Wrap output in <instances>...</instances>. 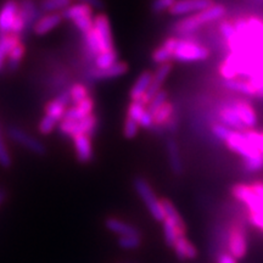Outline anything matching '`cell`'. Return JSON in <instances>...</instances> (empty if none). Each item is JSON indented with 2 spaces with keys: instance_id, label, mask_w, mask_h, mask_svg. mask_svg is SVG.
I'll return each instance as SVG.
<instances>
[{
  "instance_id": "f907efd6",
  "label": "cell",
  "mask_w": 263,
  "mask_h": 263,
  "mask_svg": "<svg viewBox=\"0 0 263 263\" xmlns=\"http://www.w3.org/2000/svg\"><path fill=\"white\" fill-rule=\"evenodd\" d=\"M78 2L82 3V4H85L90 6L91 9H103L104 8V2L103 0H78Z\"/></svg>"
},
{
  "instance_id": "7c38bea8",
  "label": "cell",
  "mask_w": 263,
  "mask_h": 263,
  "mask_svg": "<svg viewBox=\"0 0 263 263\" xmlns=\"http://www.w3.org/2000/svg\"><path fill=\"white\" fill-rule=\"evenodd\" d=\"M215 5L213 0H177L170 10V14L173 16H183L190 14H197L203 10H207Z\"/></svg>"
},
{
  "instance_id": "7dc6e473",
  "label": "cell",
  "mask_w": 263,
  "mask_h": 263,
  "mask_svg": "<svg viewBox=\"0 0 263 263\" xmlns=\"http://www.w3.org/2000/svg\"><path fill=\"white\" fill-rule=\"evenodd\" d=\"M244 168L248 172H258L263 168V155L252 160H244Z\"/></svg>"
},
{
  "instance_id": "d6986e66",
  "label": "cell",
  "mask_w": 263,
  "mask_h": 263,
  "mask_svg": "<svg viewBox=\"0 0 263 263\" xmlns=\"http://www.w3.org/2000/svg\"><path fill=\"white\" fill-rule=\"evenodd\" d=\"M61 12H52V14L42 15V17L35 22L34 27H33V33L37 35H44L57 28L62 21Z\"/></svg>"
},
{
  "instance_id": "4dcf8cb0",
  "label": "cell",
  "mask_w": 263,
  "mask_h": 263,
  "mask_svg": "<svg viewBox=\"0 0 263 263\" xmlns=\"http://www.w3.org/2000/svg\"><path fill=\"white\" fill-rule=\"evenodd\" d=\"M174 107L171 103H166L154 114V127H162L173 117Z\"/></svg>"
},
{
  "instance_id": "e575fe53",
  "label": "cell",
  "mask_w": 263,
  "mask_h": 263,
  "mask_svg": "<svg viewBox=\"0 0 263 263\" xmlns=\"http://www.w3.org/2000/svg\"><path fill=\"white\" fill-rule=\"evenodd\" d=\"M117 61V52L116 50H111V51H105V52H100L94 60V67L97 68H107L110 66H112L116 64Z\"/></svg>"
},
{
  "instance_id": "4316f807",
  "label": "cell",
  "mask_w": 263,
  "mask_h": 263,
  "mask_svg": "<svg viewBox=\"0 0 263 263\" xmlns=\"http://www.w3.org/2000/svg\"><path fill=\"white\" fill-rule=\"evenodd\" d=\"M167 153H168L170 156V164H171V170L172 172L176 174V176H180L183 173V162H182V157H180V153H179V147L177 141L170 138L167 139Z\"/></svg>"
},
{
  "instance_id": "ffe728a7",
  "label": "cell",
  "mask_w": 263,
  "mask_h": 263,
  "mask_svg": "<svg viewBox=\"0 0 263 263\" xmlns=\"http://www.w3.org/2000/svg\"><path fill=\"white\" fill-rule=\"evenodd\" d=\"M105 226L108 230L120 236H141L139 229L129 224V223L122 221V219L115 218V217L107 218L105 221Z\"/></svg>"
},
{
  "instance_id": "bcb514c9",
  "label": "cell",
  "mask_w": 263,
  "mask_h": 263,
  "mask_svg": "<svg viewBox=\"0 0 263 263\" xmlns=\"http://www.w3.org/2000/svg\"><path fill=\"white\" fill-rule=\"evenodd\" d=\"M232 132L233 130L230 129V128L226 127L224 124L222 123H217L212 126V133L215 134V137H217L222 141H227V139L230 137V134H232Z\"/></svg>"
},
{
  "instance_id": "74e56055",
  "label": "cell",
  "mask_w": 263,
  "mask_h": 263,
  "mask_svg": "<svg viewBox=\"0 0 263 263\" xmlns=\"http://www.w3.org/2000/svg\"><path fill=\"white\" fill-rule=\"evenodd\" d=\"M59 123L60 122L55 120V118L48 116V115H44V117L42 118V121L39 122L38 126L39 133L43 134V136H48V134H50L51 132L57 128Z\"/></svg>"
},
{
  "instance_id": "277c9868",
  "label": "cell",
  "mask_w": 263,
  "mask_h": 263,
  "mask_svg": "<svg viewBox=\"0 0 263 263\" xmlns=\"http://www.w3.org/2000/svg\"><path fill=\"white\" fill-rule=\"evenodd\" d=\"M210 51L209 49L199 44L192 39H178L177 43L176 51H174L173 60L178 62H195L203 61L209 59Z\"/></svg>"
},
{
  "instance_id": "44dd1931",
  "label": "cell",
  "mask_w": 263,
  "mask_h": 263,
  "mask_svg": "<svg viewBox=\"0 0 263 263\" xmlns=\"http://www.w3.org/2000/svg\"><path fill=\"white\" fill-rule=\"evenodd\" d=\"M174 254L182 261H190L197 257V249L186 236H180L172 246Z\"/></svg>"
},
{
  "instance_id": "2e32d148",
  "label": "cell",
  "mask_w": 263,
  "mask_h": 263,
  "mask_svg": "<svg viewBox=\"0 0 263 263\" xmlns=\"http://www.w3.org/2000/svg\"><path fill=\"white\" fill-rule=\"evenodd\" d=\"M94 99L91 97L87 98L85 100L82 101V103L77 105H72L71 107H68L67 110H66L62 121H70V122H73V121L83 120V118L94 114Z\"/></svg>"
},
{
  "instance_id": "f6af8a7d",
  "label": "cell",
  "mask_w": 263,
  "mask_h": 263,
  "mask_svg": "<svg viewBox=\"0 0 263 263\" xmlns=\"http://www.w3.org/2000/svg\"><path fill=\"white\" fill-rule=\"evenodd\" d=\"M219 32H221V34L223 35V38L226 39L227 43L232 41V39L236 35V31H235L234 25H233L232 22H229V21L222 22L221 26H219Z\"/></svg>"
},
{
  "instance_id": "4fadbf2b",
  "label": "cell",
  "mask_w": 263,
  "mask_h": 263,
  "mask_svg": "<svg viewBox=\"0 0 263 263\" xmlns=\"http://www.w3.org/2000/svg\"><path fill=\"white\" fill-rule=\"evenodd\" d=\"M171 71H172V65H171L170 62L160 65L155 73H153V82H151L150 88L147 89L145 95H144V97L141 98V100L139 101H141V103L147 106V104L150 103L151 99L162 89V84L164 83V81H166V78L168 77Z\"/></svg>"
},
{
  "instance_id": "8d00e7d4",
  "label": "cell",
  "mask_w": 263,
  "mask_h": 263,
  "mask_svg": "<svg viewBox=\"0 0 263 263\" xmlns=\"http://www.w3.org/2000/svg\"><path fill=\"white\" fill-rule=\"evenodd\" d=\"M166 103H167V91L161 89L159 93L155 95V97L151 99L150 103L147 104V106H146L147 111H149V112L154 116V114H155L156 111Z\"/></svg>"
},
{
  "instance_id": "816d5d0a",
  "label": "cell",
  "mask_w": 263,
  "mask_h": 263,
  "mask_svg": "<svg viewBox=\"0 0 263 263\" xmlns=\"http://www.w3.org/2000/svg\"><path fill=\"white\" fill-rule=\"evenodd\" d=\"M217 263H238V259L230 254H221L217 258Z\"/></svg>"
},
{
  "instance_id": "681fc988",
  "label": "cell",
  "mask_w": 263,
  "mask_h": 263,
  "mask_svg": "<svg viewBox=\"0 0 263 263\" xmlns=\"http://www.w3.org/2000/svg\"><path fill=\"white\" fill-rule=\"evenodd\" d=\"M249 221L256 228L263 230V215L262 213H250Z\"/></svg>"
},
{
  "instance_id": "d4e9b609",
  "label": "cell",
  "mask_w": 263,
  "mask_h": 263,
  "mask_svg": "<svg viewBox=\"0 0 263 263\" xmlns=\"http://www.w3.org/2000/svg\"><path fill=\"white\" fill-rule=\"evenodd\" d=\"M22 39L15 34H4L0 35V72L5 68L6 60L9 54L11 52L16 45L20 44Z\"/></svg>"
},
{
  "instance_id": "f5cc1de1",
  "label": "cell",
  "mask_w": 263,
  "mask_h": 263,
  "mask_svg": "<svg viewBox=\"0 0 263 263\" xmlns=\"http://www.w3.org/2000/svg\"><path fill=\"white\" fill-rule=\"evenodd\" d=\"M6 197H8V194H6L5 190L0 189V206L4 203V201L6 200Z\"/></svg>"
},
{
  "instance_id": "d6a6232c",
  "label": "cell",
  "mask_w": 263,
  "mask_h": 263,
  "mask_svg": "<svg viewBox=\"0 0 263 263\" xmlns=\"http://www.w3.org/2000/svg\"><path fill=\"white\" fill-rule=\"evenodd\" d=\"M70 90V97H71V104L77 105L85 100L87 98L90 97L89 89L88 87L83 83H73L68 88Z\"/></svg>"
},
{
  "instance_id": "ee69618b",
  "label": "cell",
  "mask_w": 263,
  "mask_h": 263,
  "mask_svg": "<svg viewBox=\"0 0 263 263\" xmlns=\"http://www.w3.org/2000/svg\"><path fill=\"white\" fill-rule=\"evenodd\" d=\"M138 130H139V123L136 122V121L130 120V118L126 117V121H124L123 126V134L127 139H133V138L137 137Z\"/></svg>"
},
{
  "instance_id": "3957f363",
  "label": "cell",
  "mask_w": 263,
  "mask_h": 263,
  "mask_svg": "<svg viewBox=\"0 0 263 263\" xmlns=\"http://www.w3.org/2000/svg\"><path fill=\"white\" fill-rule=\"evenodd\" d=\"M134 190H136L138 195L141 199V201L144 202V205L147 207L151 217L154 219L159 222L164 221V213L162 205H161V200L157 199L156 194L154 193L153 188L147 182L146 179H144L143 177H137L133 180Z\"/></svg>"
},
{
  "instance_id": "484cf974",
  "label": "cell",
  "mask_w": 263,
  "mask_h": 263,
  "mask_svg": "<svg viewBox=\"0 0 263 263\" xmlns=\"http://www.w3.org/2000/svg\"><path fill=\"white\" fill-rule=\"evenodd\" d=\"M161 205H162L163 213H164V219L172 223L173 226H176L183 234L186 233V227L185 223H184L182 216L179 215V212L177 211V209L170 200L162 199L161 200Z\"/></svg>"
},
{
  "instance_id": "c3c4849f",
  "label": "cell",
  "mask_w": 263,
  "mask_h": 263,
  "mask_svg": "<svg viewBox=\"0 0 263 263\" xmlns=\"http://www.w3.org/2000/svg\"><path fill=\"white\" fill-rule=\"evenodd\" d=\"M139 127L145 128V129H151V128H154V116L147 111V108L140 118Z\"/></svg>"
},
{
  "instance_id": "e0dca14e",
  "label": "cell",
  "mask_w": 263,
  "mask_h": 263,
  "mask_svg": "<svg viewBox=\"0 0 263 263\" xmlns=\"http://www.w3.org/2000/svg\"><path fill=\"white\" fill-rule=\"evenodd\" d=\"M73 145L77 160L82 163H89L94 159L93 144H91V138L88 136H77L73 138Z\"/></svg>"
},
{
  "instance_id": "6da1fadb",
  "label": "cell",
  "mask_w": 263,
  "mask_h": 263,
  "mask_svg": "<svg viewBox=\"0 0 263 263\" xmlns=\"http://www.w3.org/2000/svg\"><path fill=\"white\" fill-rule=\"evenodd\" d=\"M234 27L236 35L228 42L230 54L219 72L226 81L239 76L248 78L256 97L263 99V21L254 17L238 20Z\"/></svg>"
},
{
  "instance_id": "603a6c76",
  "label": "cell",
  "mask_w": 263,
  "mask_h": 263,
  "mask_svg": "<svg viewBox=\"0 0 263 263\" xmlns=\"http://www.w3.org/2000/svg\"><path fill=\"white\" fill-rule=\"evenodd\" d=\"M230 106L234 108V110L236 111V114L239 115L240 120H241L242 123L245 124L246 129H250V128L256 126L257 117H256L254 108L250 106L248 103H245V101L235 100L230 104Z\"/></svg>"
},
{
  "instance_id": "b9f144b4",
  "label": "cell",
  "mask_w": 263,
  "mask_h": 263,
  "mask_svg": "<svg viewBox=\"0 0 263 263\" xmlns=\"http://www.w3.org/2000/svg\"><path fill=\"white\" fill-rule=\"evenodd\" d=\"M11 164H12L11 156H10L8 147L5 145V141L3 139L2 130H0V166L4 167V168H9Z\"/></svg>"
},
{
  "instance_id": "9c48e42d",
  "label": "cell",
  "mask_w": 263,
  "mask_h": 263,
  "mask_svg": "<svg viewBox=\"0 0 263 263\" xmlns=\"http://www.w3.org/2000/svg\"><path fill=\"white\" fill-rule=\"evenodd\" d=\"M94 31L97 33L100 52L115 50L112 32L108 17L105 14H99L94 16Z\"/></svg>"
},
{
  "instance_id": "9a60e30c",
  "label": "cell",
  "mask_w": 263,
  "mask_h": 263,
  "mask_svg": "<svg viewBox=\"0 0 263 263\" xmlns=\"http://www.w3.org/2000/svg\"><path fill=\"white\" fill-rule=\"evenodd\" d=\"M71 104V97H70V90L64 89L59 93V95L54 100H51L50 103L47 104L45 106V115L50 116L55 120L61 122L62 118H64V115L67 110V107L70 106Z\"/></svg>"
},
{
  "instance_id": "ab89813d",
  "label": "cell",
  "mask_w": 263,
  "mask_h": 263,
  "mask_svg": "<svg viewBox=\"0 0 263 263\" xmlns=\"http://www.w3.org/2000/svg\"><path fill=\"white\" fill-rule=\"evenodd\" d=\"M73 22V25L76 26V28L80 29L82 32V34L85 32L90 31L91 28H93L94 26V16H82V17H78L76 18Z\"/></svg>"
},
{
  "instance_id": "5bb4252c",
  "label": "cell",
  "mask_w": 263,
  "mask_h": 263,
  "mask_svg": "<svg viewBox=\"0 0 263 263\" xmlns=\"http://www.w3.org/2000/svg\"><path fill=\"white\" fill-rule=\"evenodd\" d=\"M20 8L18 0H6L0 8V35L10 34L11 27L17 16Z\"/></svg>"
},
{
  "instance_id": "7402d4cb",
  "label": "cell",
  "mask_w": 263,
  "mask_h": 263,
  "mask_svg": "<svg viewBox=\"0 0 263 263\" xmlns=\"http://www.w3.org/2000/svg\"><path fill=\"white\" fill-rule=\"evenodd\" d=\"M219 120H221L222 124H224L226 127L234 132H242L246 129L245 124L240 120L239 115L230 105H227L219 111Z\"/></svg>"
},
{
  "instance_id": "d590c367",
  "label": "cell",
  "mask_w": 263,
  "mask_h": 263,
  "mask_svg": "<svg viewBox=\"0 0 263 263\" xmlns=\"http://www.w3.org/2000/svg\"><path fill=\"white\" fill-rule=\"evenodd\" d=\"M145 111H146V105H144L141 101H132L129 104V107H128L127 110V117L139 123L140 118Z\"/></svg>"
},
{
  "instance_id": "836d02e7",
  "label": "cell",
  "mask_w": 263,
  "mask_h": 263,
  "mask_svg": "<svg viewBox=\"0 0 263 263\" xmlns=\"http://www.w3.org/2000/svg\"><path fill=\"white\" fill-rule=\"evenodd\" d=\"M163 223V236H164V241H166V244L171 246L174 245V242L177 241V239L180 238V236H185V234H183L180 230L177 228L176 226H173L172 223L168 222V221H164Z\"/></svg>"
},
{
  "instance_id": "5b68a950",
  "label": "cell",
  "mask_w": 263,
  "mask_h": 263,
  "mask_svg": "<svg viewBox=\"0 0 263 263\" xmlns=\"http://www.w3.org/2000/svg\"><path fill=\"white\" fill-rule=\"evenodd\" d=\"M59 128H60L62 134L71 137L72 139L77 136H83V134L93 139L98 130V116L93 114L90 116L83 118V120L73 121V122L61 121L59 123Z\"/></svg>"
},
{
  "instance_id": "30bf717a",
  "label": "cell",
  "mask_w": 263,
  "mask_h": 263,
  "mask_svg": "<svg viewBox=\"0 0 263 263\" xmlns=\"http://www.w3.org/2000/svg\"><path fill=\"white\" fill-rule=\"evenodd\" d=\"M128 72V65L126 62L118 61L116 64L110 66L107 68H97L91 66L87 70L85 78L89 81L98 82V81H107L112 80V78L121 77V76L126 74Z\"/></svg>"
},
{
  "instance_id": "7a4b0ae2",
  "label": "cell",
  "mask_w": 263,
  "mask_h": 263,
  "mask_svg": "<svg viewBox=\"0 0 263 263\" xmlns=\"http://www.w3.org/2000/svg\"><path fill=\"white\" fill-rule=\"evenodd\" d=\"M224 14V6L221 4H215L212 5L211 8L203 10L201 12H197V14H194L183 20H179V21L174 25V32H176L177 34L185 37V35H189L197 31L201 26L223 17Z\"/></svg>"
},
{
  "instance_id": "7bdbcfd3",
  "label": "cell",
  "mask_w": 263,
  "mask_h": 263,
  "mask_svg": "<svg viewBox=\"0 0 263 263\" xmlns=\"http://www.w3.org/2000/svg\"><path fill=\"white\" fill-rule=\"evenodd\" d=\"M177 0H153L151 3V10L155 14H162V12L171 10V8L176 4Z\"/></svg>"
},
{
  "instance_id": "f546056e",
  "label": "cell",
  "mask_w": 263,
  "mask_h": 263,
  "mask_svg": "<svg viewBox=\"0 0 263 263\" xmlns=\"http://www.w3.org/2000/svg\"><path fill=\"white\" fill-rule=\"evenodd\" d=\"M224 87L233 91H236V93L244 94L246 97H254V95H256L255 88L248 81L244 80H236L235 78V80L224 81Z\"/></svg>"
},
{
  "instance_id": "60d3db41",
  "label": "cell",
  "mask_w": 263,
  "mask_h": 263,
  "mask_svg": "<svg viewBox=\"0 0 263 263\" xmlns=\"http://www.w3.org/2000/svg\"><path fill=\"white\" fill-rule=\"evenodd\" d=\"M244 136L248 138V140L259 151V153L263 154V133H259V132L255 130H245Z\"/></svg>"
},
{
  "instance_id": "52a82bcc",
  "label": "cell",
  "mask_w": 263,
  "mask_h": 263,
  "mask_svg": "<svg viewBox=\"0 0 263 263\" xmlns=\"http://www.w3.org/2000/svg\"><path fill=\"white\" fill-rule=\"evenodd\" d=\"M227 146L234 153L244 157V160H252L263 155L248 140L242 132H232L230 137L227 139Z\"/></svg>"
},
{
  "instance_id": "1f68e13d",
  "label": "cell",
  "mask_w": 263,
  "mask_h": 263,
  "mask_svg": "<svg viewBox=\"0 0 263 263\" xmlns=\"http://www.w3.org/2000/svg\"><path fill=\"white\" fill-rule=\"evenodd\" d=\"M72 0H42L39 8H41L42 12L45 14H52V12L64 11L71 5Z\"/></svg>"
},
{
  "instance_id": "f35d334b",
  "label": "cell",
  "mask_w": 263,
  "mask_h": 263,
  "mask_svg": "<svg viewBox=\"0 0 263 263\" xmlns=\"http://www.w3.org/2000/svg\"><path fill=\"white\" fill-rule=\"evenodd\" d=\"M141 236H120L118 246L123 250H136L140 248Z\"/></svg>"
},
{
  "instance_id": "83f0119b",
  "label": "cell",
  "mask_w": 263,
  "mask_h": 263,
  "mask_svg": "<svg viewBox=\"0 0 263 263\" xmlns=\"http://www.w3.org/2000/svg\"><path fill=\"white\" fill-rule=\"evenodd\" d=\"M61 15L64 20L74 21L76 18L82 17V16H91L93 15V9H91L90 6L78 3V4L70 5L67 9H65L64 11L61 12Z\"/></svg>"
},
{
  "instance_id": "8fae6325",
  "label": "cell",
  "mask_w": 263,
  "mask_h": 263,
  "mask_svg": "<svg viewBox=\"0 0 263 263\" xmlns=\"http://www.w3.org/2000/svg\"><path fill=\"white\" fill-rule=\"evenodd\" d=\"M229 254L236 259H242L248 252V240L242 227L234 226L229 233Z\"/></svg>"
},
{
  "instance_id": "cb8c5ba5",
  "label": "cell",
  "mask_w": 263,
  "mask_h": 263,
  "mask_svg": "<svg viewBox=\"0 0 263 263\" xmlns=\"http://www.w3.org/2000/svg\"><path fill=\"white\" fill-rule=\"evenodd\" d=\"M151 82H153V73L149 71L143 72L139 74V77L137 78V81L134 82L133 87L129 91V97L132 101H139L141 98L145 95L147 89L150 88Z\"/></svg>"
},
{
  "instance_id": "ac0fdd59",
  "label": "cell",
  "mask_w": 263,
  "mask_h": 263,
  "mask_svg": "<svg viewBox=\"0 0 263 263\" xmlns=\"http://www.w3.org/2000/svg\"><path fill=\"white\" fill-rule=\"evenodd\" d=\"M177 43H178V38L176 37L166 39L159 48L154 50L153 55H151L153 61L157 65H163L167 64L170 60H172L174 51H176L177 48Z\"/></svg>"
},
{
  "instance_id": "f1b7e54d",
  "label": "cell",
  "mask_w": 263,
  "mask_h": 263,
  "mask_svg": "<svg viewBox=\"0 0 263 263\" xmlns=\"http://www.w3.org/2000/svg\"><path fill=\"white\" fill-rule=\"evenodd\" d=\"M26 52V47L24 42H21L20 44L16 45V47L12 49L11 52L9 54L8 60H6L5 68L9 72H15L20 67V64H21L22 59L25 57Z\"/></svg>"
},
{
  "instance_id": "ba28073f",
  "label": "cell",
  "mask_w": 263,
  "mask_h": 263,
  "mask_svg": "<svg viewBox=\"0 0 263 263\" xmlns=\"http://www.w3.org/2000/svg\"><path fill=\"white\" fill-rule=\"evenodd\" d=\"M9 137L11 138V140H14L16 144L22 145L25 149L31 151V153L35 154V155L43 156L47 154V147L41 140H38L37 138L32 137L31 134H28L27 132L18 127H10L8 129Z\"/></svg>"
},
{
  "instance_id": "8992f818",
  "label": "cell",
  "mask_w": 263,
  "mask_h": 263,
  "mask_svg": "<svg viewBox=\"0 0 263 263\" xmlns=\"http://www.w3.org/2000/svg\"><path fill=\"white\" fill-rule=\"evenodd\" d=\"M18 16L24 25V34H22V41H24V38L28 37L29 32L33 31L35 22L42 17V10L34 0H18Z\"/></svg>"
}]
</instances>
